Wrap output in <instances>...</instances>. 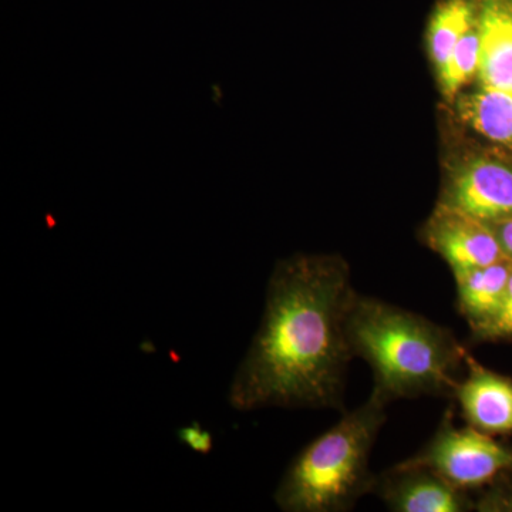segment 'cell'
Here are the masks:
<instances>
[{
	"label": "cell",
	"mask_w": 512,
	"mask_h": 512,
	"mask_svg": "<svg viewBox=\"0 0 512 512\" xmlns=\"http://www.w3.org/2000/svg\"><path fill=\"white\" fill-rule=\"evenodd\" d=\"M440 205L484 222L512 218V164L478 157L451 175Z\"/></svg>",
	"instance_id": "cell-5"
},
{
	"label": "cell",
	"mask_w": 512,
	"mask_h": 512,
	"mask_svg": "<svg viewBox=\"0 0 512 512\" xmlns=\"http://www.w3.org/2000/svg\"><path fill=\"white\" fill-rule=\"evenodd\" d=\"M387 403L370 394L362 406L311 441L285 471L275 503L286 512H343L370 494L373 444L386 421Z\"/></svg>",
	"instance_id": "cell-3"
},
{
	"label": "cell",
	"mask_w": 512,
	"mask_h": 512,
	"mask_svg": "<svg viewBox=\"0 0 512 512\" xmlns=\"http://www.w3.org/2000/svg\"><path fill=\"white\" fill-rule=\"evenodd\" d=\"M480 70V35L477 23L454 47L446 64L439 70L441 90L447 97H456L460 90L478 76Z\"/></svg>",
	"instance_id": "cell-13"
},
{
	"label": "cell",
	"mask_w": 512,
	"mask_h": 512,
	"mask_svg": "<svg viewBox=\"0 0 512 512\" xmlns=\"http://www.w3.org/2000/svg\"><path fill=\"white\" fill-rule=\"evenodd\" d=\"M481 86L512 89V0H477Z\"/></svg>",
	"instance_id": "cell-9"
},
{
	"label": "cell",
	"mask_w": 512,
	"mask_h": 512,
	"mask_svg": "<svg viewBox=\"0 0 512 512\" xmlns=\"http://www.w3.org/2000/svg\"><path fill=\"white\" fill-rule=\"evenodd\" d=\"M424 238L453 275L510 259L487 222L440 204L427 222Z\"/></svg>",
	"instance_id": "cell-6"
},
{
	"label": "cell",
	"mask_w": 512,
	"mask_h": 512,
	"mask_svg": "<svg viewBox=\"0 0 512 512\" xmlns=\"http://www.w3.org/2000/svg\"><path fill=\"white\" fill-rule=\"evenodd\" d=\"M512 272L511 259L454 275L457 308L474 338L487 328L503 302Z\"/></svg>",
	"instance_id": "cell-10"
},
{
	"label": "cell",
	"mask_w": 512,
	"mask_h": 512,
	"mask_svg": "<svg viewBox=\"0 0 512 512\" xmlns=\"http://www.w3.org/2000/svg\"><path fill=\"white\" fill-rule=\"evenodd\" d=\"M478 340L512 339V272L500 309L487 328L476 336Z\"/></svg>",
	"instance_id": "cell-14"
},
{
	"label": "cell",
	"mask_w": 512,
	"mask_h": 512,
	"mask_svg": "<svg viewBox=\"0 0 512 512\" xmlns=\"http://www.w3.org/2000/svg\"><path fill=\"white\" fill-rule=\"evenodd\" d=\"M458 114L468 127L500 146L512 147V89L481 86L460 96Z\"/></svg>",
	"instance_id": "cell-11"
},
{
	"label": "cell",
	"mask_w": 512,
	"mask_h": 512,
	"mask_svg": "<svg viewBox=\"0 0 512 512\" xmlns=\"http://www.w3.org/2000/svg\"><path fill=\"white\" fill-rule=\"evenodd\" d=\"M177 439L195 451V453L210 454L212 447H214V439H212L210 431L202 429L200 423H191L188 426L180 427L177 430Z\"/></svg>",
	"instance_id": "cell-15"
},
{
	"label": "cell",
	"mask_w": 512,
	"mask_h": 512,
	"mask_svg": "<svg viewBox=\"0 0 512 512\" xmlns=\"http://www.w3.org/2000/svg\"><path fill=\"white\" fill-rule=\"evenodd\" d=\"M356 291L338 256L298 255L275 266L261 325L229 386L239 412L343 410L353 359L348 315Z\"/></svg>",
	"instance_id": "cell-1"
},
{
	"label": "cell",
	"mask_w": 512,
	"mask_h": 512,
	"mask_svg": "<svg viewBox=\"0 0 512 512\" xmlns=\"http://www.w3.org/2000/svg\"><path fill=\"white\" fill-rule=\"evenodd\" d=\"M477 0H440L431 13L427 43L437 72L468 30L477 23Z\"/></svg>",
	"instance_id": "cell-12"
},
{
	"label": "cell",
	"mask_w": 512,
	"mask_h": 512,
	"mask_svg": "<svg viewBox=\"0 0 512 512\" xmlns=\"http://www.w3.org/2000/svg\"><path fill=\"white\" fill-rule=\"evenodd\" d=\"M372 493L394 512H466L474 508L471 493L448 483L431 468L407 461L376 476Z\"/></svg>",
	"instance_id": "cell-7"
},
{
	"label": "cell",
	"mask_w": 512,
	"mask_h": 512,
	"mask_svg": "<svg viewBox=\"0 0 512 512\" xmlns=\"http://www.w3.org/2000/svg\"><path fill=\"white\" fill-rule=\"evenodd\" d=\"M490 228L493 229L495 237L503 247L505 255L512 261V218L507 220L487 222Z\"/></svg>",
	"instance_id": "cell-16"
},
{
	"label": "cell",
	"mask_w": 512,
	"mask_h": 512,
	"mask_svg": "<svg viewBox=\"0 0 512 512\" xmlns=\"http://www.w3.org/2000/svg\"><path fill=\"white\" fill-rule=\"evenodd\" d=\"M467 375L458 380L453 397L468 426L497 436L512 433V379L495 373L466 355Z\"/></svg>",
	"instance_id": "cell-8"
},
{
	"label": "cell",
	"mask_w": 512,
	"mask_h": 512,
	"mask_svg": "<svg viewBox=\"0 0 512 512\" xmlns=\"http://www.w3.org/2000/svg\"><path fill=\"white\" fill-rule=\"evenodd\" d=\"M406 461L431 468L448 483L473 493L512 473V448L468 424L454 426L453 412H447L429 443Z\"/></svg>",
	"instance_id": "cell-4"
},
{
	"label": "cell",
	"mask_w": 512,
	"mask_h": 512,
	"mask_svg": "<svg viewBox=\"0 0 512 512\" xmlns=\"http://www.w3.org/2000/svg\"><path fill=\"white\" fill-rule=\"evenodd\" d=\"M346 329L353 356L372 369V393L383 402L453 396L468 352L450 329L359 293Z\"/></svg>",
	"instance_id": "cell-2"
}]
</instances>
